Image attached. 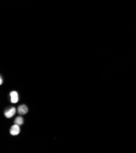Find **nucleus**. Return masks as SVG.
<instances>
[{"label": "nucleus", "instance_id": "nucleus-1", "mask_svg": "<svg viewBox=\"0 0 136 153\" xmlns=\"http://www.w3.org/2000/svg\"><path fill=\"white\" fill-rule=\"evenodd\" d=\"M20 132V129L19 127V125L14 124L11 127V129L10 130V133L12 135H17L19 134Z\"/></svg>", "mask_w": 136, "mask_h": 153}, {"label": "nucleus", "instance_id": "nucleus-2", "mask_svg": "<svg viewBox=\"0 0 136 153\" xmlns=\"http://www.w3.org/2000/svg\"><path fill=\"white\" fill-rule=\"evenodd\" d=\"M10 101L12 103H17L18 100V94L17 92L12 91L10 93Z\"/></svg>", "mask_w": 136, "mask_h": 153}, {"label": "nucleus", "instance_id": "nucleus-3", "mask_svg": "<svg viewBox=\"0 0 136 153\" xmlns=\"http://www.w3.org/2000/svg\"><path fill=\"white\" fill-rule=\"evenodd\" d=\"M16 112V109L15 107H12L10 109H8V111H6L4 113V115L6 118H10L12 117L15 114Z\"/></svg>", "mask_w": 136, "mask_h": 153}, {"label": "nucleus", "instance_id": "nucleus-4", "mask_svg": "<svg viewBox=\"0 0 136 153\" xmlns=\"http://www.w3.org/2000/svg\"><path fill=\"white\" fill-rule=\"evenodd\" d=\"M28 112V108L26 105H21L18 107V112L20 115H25Z\"/></svg>", "mask_w": 136, "mask_h": 153}, {"label": "nucleus", "instance_id": "nucleus-5", "mask_svg": "<svg viewBox=\"0 0 136 153\" xmlns=\"http://www.w3.org/2000/svg\"><path fill=\"white\" fill-rule=\"evenodd\" d=\"M23 118L21 117H18L16 118V119L15 120V123L16 124H18V125H22L23 124Z\"/></svg>", "mask_w": 136, "mask_h": 153}, {"label": "nucleus", "instance_id": "nucleus-6", "mask_svg": "<svg viewBox=\"0 0 136 153\" xmlns=\"http://www.w3.org/2000/svg\"><path fill=\"white\" fill-rule=\"evenodd\" d=\"M3 84V79H2V78L1 77V78H0V84Z\"/></svg>", "mask_w": 136, "mask_h": 153}]
</instances>
